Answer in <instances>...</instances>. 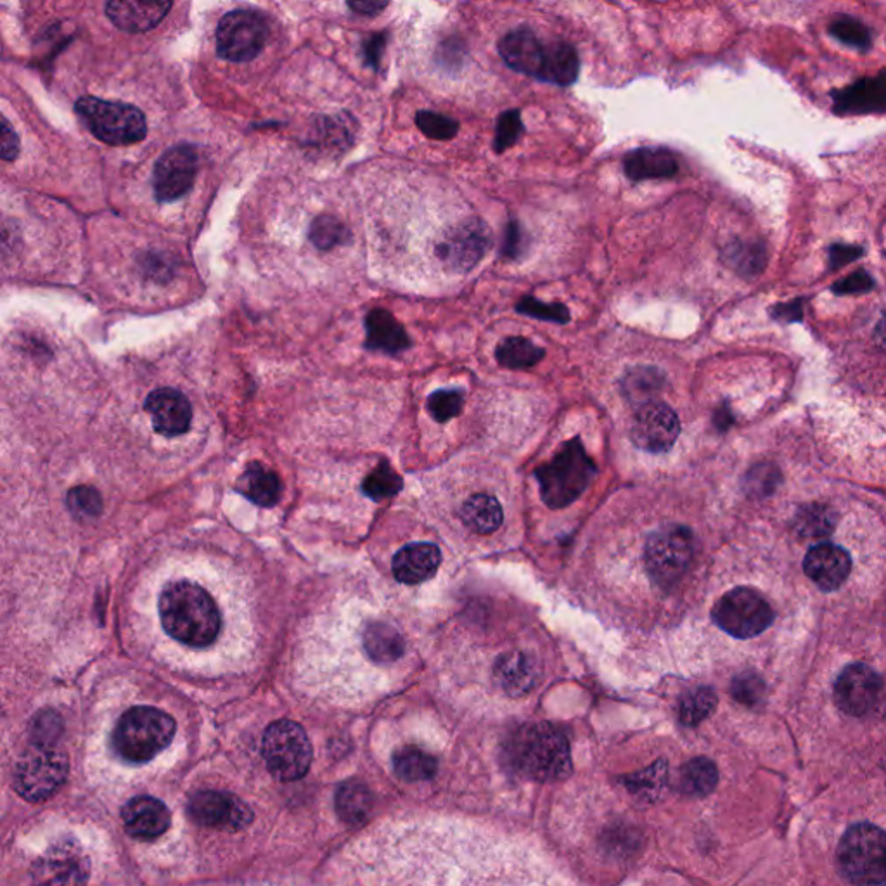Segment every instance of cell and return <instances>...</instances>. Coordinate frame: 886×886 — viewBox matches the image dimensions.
<instances>
[{
    "mask_svg": "<svg viewBox=\"0 0 886 886\" xmlns=\"http://www.w3.org/2000/svg\"><path fill=\"white\" fill-rule=\"evenodd\" d=\"M378 882L420 885L563 883L532 848L475 824L415 821L387 830L377 843Z\"/></svg>",
    "mask_w": 886,
    "mask_h": 886,
    "instance_id": "cell-1",
    "label": "cell"
},
{
    "mask_svg": "<svg viewBox=\"0 0 886 886\" xmlns=\"http://www.w3.org/2000/svg\"><path fill=\"white\" fill-rule=\"evenodd\" d=\"M158 614L168 637L187 648H208L220 633L222 617L217 602L205 587L186 578L163 587Z\"/></svg>",
    "mask_w": 886,
    "mask_h": 886,
    "instance_id": "cell-2",
    "label": "cell"
},
{
    "mask_svg": "<svg viewBox=\"0 0 886 886\" xmlns=\"http://www.w3.org/2000/svg\"><path fill=\"white\" fill-rule=\"evenodd\" d=\"M511 764L535 781H556L570 774V744L549 724L526 725L511 740Z\"/></svg>",
    "mask_w": 886,
    "mask_h": 886,
    "instance_id": "cell-3",
    "label": "cell"
},
{
    "mask_svg": "<svg viewBox=\"0 0 886 886\" xmlns=\"http://www.w3.org/2000/svg\"><path fill=\"white\" fill-rule=\"evenodd\" d=\"M598 467L578 436L563 443L549 463L535 470L540 497L550 509L570 506L589 488Z\"/></svg>",
    "mask_w": 886,
    "mask_h": 886,
    "instance_id": "cell-4",
    "label": "cell"
},
{
    "mask_svg": "<svg viewBox=\"0 0 886 886\" xmlns=\"http://www.w3.org/2000/svg\"><path fill=\"white\" fill-rule=\"evenodd\" d=\"M174 717L155 707H134L120 717L113 731L116 755L131 764H144L165 750L175 736Z\"/></svg>",
    "mask_w": 886,
    "mask_h": 886,
    "instance_id": "cell-5",
    "label": "cell"
},
{
    "mask_svg": "<svg viewBox=\"0 0 886 886\" xmlns=\"http://www.w3.org/2000/svg\"><path fill=\"white\" fill-rule=\"evenodd\" d=\"M839 873L854 885H886V833L869 823L848 827L836 852Z\"/></svg>",
    "mask_w": 886,
    "mask_h": 886,
    "instance_id": "cell-6",
    "label": "cell"
},
{
    "mask_svg": "<svg viewBox=\"0 0 886 886\" xmlns=\"http://www.w3.org/2000/svg\"><path fill=\"white\" fill-rule=\"evenodd\" d=\"M75 110L92 135L110 146H128L146 137V116L132 104L113 103L87 95L76 101Z\"/></svg>",
    "mask_w": 886,
    "mask_h": 886,
    "instance_id": "cell-7",
    "label": "cell"
},
{
    "mask_svg": "<svg viewBox=\"0 0 886 886\" xmlns=\"http://www.w3.org/2000/svg\"><path fill=\"white\" fill-rule=\"evenodd\" d=\"M261 755L276 780H301L312 764L313 750L303 728L291 720H277L264 732Z\"/></svg>",
    "mask_w": 886,
    "mask_h": 886,
    "instance_id": "cell-8",
    "label": "cell"
},
{
    "mask_svg": "<svg viewBox=\"0 0 886 886\" xmlns=\"http://www.w3.org/2000/svg\"><path fill=\"white\" fill-rule=\"evenodd\" d=\"M694 558V535L688 526H661L649 535L645 547V565L649 577L661 589H670L684 577Z\"/></svg>",
    "mask_w": 886,
    "mask_h": 886,
    "instance_id": "cell-9",
    "label": "cell"
},
{
    "mask_svg": "<svg viewBox=\"0 0 886 886\" xmlns=\"http://www.w3.org/2000/svg\"><path fill=\"white\" fill-rule=\"evenodd\" d=\"M712 618L729 636L750 639L772 626L774 609L756 590L736 587L717 601Z\"/></svg>",
    "mask_w": 886,
    "mask_h": 886,
    "instance_id": "cell-10",
    "label": "cell"
},
{
    "mask_svg": "<svg viewBox=\"0 0 886 886\" xmlns=\"http://www.w3.org/2000/svg\"><path fill=\"white\" fill-rule=\"evenodd\" d=\"M68 771L63 753L51 746H35L18 762L14 787L28 802H44L66 783Z\"/></svg>",
    "mask_w": 886,
    "mask_h": 886,
    "instance_id": "cell-11",
    "label": "cell"
},
{
    "mask_svg": "<svg viewBox=\"0 0 886 886\" xmlns=\"http://www.w3.org/2000/svg\"><path fill=\"white\" fill-rule=\"evenodd\" d=\"M494 236L480 218H466L449 227L436 243V257L451 272H470L488 254Z\"/></svg>",
    "mask_w": 886,
    "mask_h": 886,
    "instance_id": "cell-12",
    "label": "cell"
},
{
    "mask_svg": "<svg viewBox=\"0 0 886 886\" xmlns=\"http://www.w3.org/2000/svg\"><path fill=\"white\" fill-rule=\"evenodd\" d=\"M269 37L261 14L248 9L227 12L217 28V52L229 63H246L260 54Z\"/></svg>",
    "mask_w": 886,
    "mask_h": 886,
    "instance_id": "cell-13",
    "label": "cell"
},
{
    "mask_svg": "<svg viewBox=\"0 0 886 886\" xmlns=\"http://www.w3.org/2000/svg\"><path fill=\"white\" fill-rule=\"evenodd\" d=\"M679 435H681L679 415L670 405L658 400L641 405L630 427L633 445L651 454L670 451Z\"/></svg>",
    "mask_w": 886,
    "mask_h": 886,
    "instance_id": "cell-14",
    "label": "cell"
},
{
    "mask_svg": "<svg viewBox=\"0 0 886 886\" xmlns=\"http://www.w3.org/2000/svg\"><path fill=\"white\" fill-rule=\"evenodd\" d=\"M189 815L203 827L222 831H241L254 821V812L238 796L205 790L190 799Z\"/></svg>",
    "mask_w": 886,
    "mask_h": 886,
    "instance_id": "cell-15",
    "label": "cell"
},
{
    "mask_svg": "<svg viewBox=\"0 0 886 886\" xmlns=\"http://www.w3.org/2000/svg\"><path fill=\"white\" fill-rule=\"evenodd\" d=\"M198 172V153L190 144H178L163 153L153 172V187L158 202L183 198L193 187Z\"/></svg>",
    "mask_w": 886,
    "mask_h": 886,
    "instance_id": "cell-16",
    "label": "cell"
},
{
    "mask_svg": "<svg viewBox=\"0 0 886 886\" xmlns=\"http://www.w3.org/2000/svg\"><path fill=\"white\" fill-rule=\"evenodd\" d=\"M883 692V679L864 663L848 664L835 682V703L843 713L864 717L875 709Z\"/></svg>",
    "mask_w": 886,
    "mask_h": 886,
    "instance_id": "cell-17",
    "label": "cell"
},
{
    "mask_svg": "<svg viewBox=\"0 0 886 886\" xmlns=\"http://www.w3.org/2000/svg\"><path fill=\"white\" fill-rule=\"evenodd\" d=\"M155 432L163 436H181L190 427L193 408L189 399L175 388H158L144 404Z\"/></svg>",
    "mask_w": 886,
    "mask_h": 886,
    "instance_id": "cell-18",
    "label": "cell"
},
{
    "mask_svg": "<svg viewBox=\"0 0 886 886\" xmlns=\"http://www.w3.org/2000/svg\"><path fill=\"white\" fill-rule=\"evenodd\" d=\"M851 554L835 544H817L803 559L805 575L826 593L839 589L851 575Z\"/></svg>",
    "mask_w": 886,
    "mask_h": 886,
    "instance_id": "cell-19",
    "label": "cell"
},
{
    "mask_svg": "<svg viewBox=\"0 0 886 886\" xmlns=\"http://www.w3.org/2000/svg\"><path fill=\"white\" fill-rule=\"evenodd\" d=\"M174 0H107L111 23L128 33L150 32L171 12Z\"/></svg>",
    "mask_w": 886,
    "mask_h": 886,
    "instance_id": "cell-20",
    "label": "cell"
},
{
    "mask_svg": "<svg viewBox=\"0 0 886 886\" xmlns=\"http://www.w3.org/2000/svg\"><path fill=\"white\" fill-rule=\"evenodd\" d=\"M839 115H882L886 113V72L858 80L833 94Z\"/></svg>",
    "mask_w": 886,
    "mask_h": 886,
    "instance_id": "cell-21",
    "label": "cell"
},
{
    "mask_svg": "<svg viewBox=\"0 0 886 886\" xmlns=\"http://www.w3.org/2000/svg\"><path fill=\"white\" fill-rule=\"evenodd\" d=\"M546 52L547 48L528 28L509 32L498 42V54L503 55L504 63L511 70L537 80L543 73Z\"/></svg>",
    "mask_w": 886,
    "mask_h": 886,
    "instance_id": "cell-22",
    "label": "cell"
},
{
    "mask_svg": "<svg viewBox=\"0 0 886 886\" xmlns=\"http://www.w3.org/2000/svg\"><path fill=\"white\" fill-rule=\"evenodd\" d=\"M123 826L132 838L155 839L171 827V811L153 796H137L123 807Z\"/></svg>",
    "mask_w": 886,
    "mask_h": 886,
    "instance_id": "cell-23",
    "label": "cell"
},
{
    "mask_svg": "<svg viewBox=\"0 0 886 886\" xmlns=\"http://www.w3.org/2000/svg\"><path fill=\"white\" fill-rule=\"evenodd\" d=\"M40 866L42 870L39 882L72 885V883H85L89 878L87 857L72 839L54 845L42 858Z\"/></svg>",
    "mask_w": 886,
    "mask_h": 886,
    "instance_id": "cell-24",
    "label": "cell"
},
{
    "mask_svg": "<svg viewBox=\"0 0 886 886\" xmlns=\"http://www.w3.org/2000/svg\"><path fill=\"white\" fill-rule=\"evenodd\" d=\"M440 562L442 558L435 544H409L395 554L393 575L402 584H421L436 574Z\"/></svg>",
    "mask_w": 886,
    "mask_h": 886,
    "instance_id": "cell-25",
    "label": "cell"
},
{
    "mask_svg": "<svg viewBox=\"0 0 886 886\" xmlns=\"http://www.w3.org/2000/svg\"><path fill=\"white\" fill-rule=\"evenodd\" d=\"M624 171L633 183L651 178H672L679 172V162L672 151L664 147H639L626 156Z\"/></svg>",
    "mask_w": 886,
    "mask_h": 886,
    "instance_id": "cell-26",
    "label": "cell"
},
{
    "mask_svg": "<svg viewBox=\"0 0 886 886\" xmlns=\"http://www.w3.org/2000/svg\"><path fill=\"white\" fill-rule=\"evenodd\" d=\"M365 332L368 340L365 347L378 352L396 353L405 352L411 347V338L404 326L396 321L392 313L384 309H374L365 317Z\"/></svg>",
    "mask_w": 886,
    "mask_h": 886,
    "instance_id": "cell-27",
    "label": "cell"
},
{
    "mask_svg": "<svg viewBox=\"0 0 886 886\" xmlns=\"http://www.w3.org/2000/svg\"><path fill=\"white\" fill-rule=\"evenodd\" d=\"M362 646L369 660L378 664H393L405 655V639L400 630L387 621H371L362 632Z\"/></svg>",
    "mask_w": 886,
    "mask_h": 886,
    "instance_id": "cell-28",
    "label": "cell"
},
{
    "mask_svg": "<svg viewBox=\"0 0 886 886\" xmlns=\"http://www.w3.org/2000/svg\"><path fill=\"white\" fill-rule=\"evenodd\" d=\"M495 681L511 697H519L530 692L537 684L538 672L534 660L528 655L513 651L504 655L495 664Z\"/></svg>",
    "mask_w": 886,
    "mask_h": 886,
    "instance_id": "cell-29",
    "label": "cell"
},
{
    "mask_svg": "<svg viewBox=\"0 0 886 886\" xmlns=\"http://www.w3.org/2000/svg\"><path fill=\"white\" fill-rule=\"evenodd\" d=\"M238 491L257 506L272 507L281 498L282 483L266 464L251 463L239 478Z\"/></svg>",
    "mask_w": 886,
    "mask_h": 886,
    "instance_id": "cell-30",
    "label": "cell"
},
{
    "mask_svg": "<svg viewBox=\"0 0 886 886\" xmlns=\"http://www.w3.org/2000/svg\"><path fill=\"white\" fill-rule=\"evenodd\" d=\"M461 519L467 530L478 535H491L497 532L504 522V511L494 495H471L461 506Z\"/></svg>",
    "mask_w": 886,
    "mask_h": 886,
    "instance_id": "cell-31",
    "label": "cell"
},
{
    "mask_svg": "<svg viewBox=\"0 0 886 886\" xmlns=\"http://www.w3.org/2000/svg\"><path fill=\"white\" fill-rule=\"evenodd\" d=\"M667 377L661 369L655 365H636L621 378V393L632 404L645 405L657 400L663 392Z\"/></svg>",
    "mask_w": 886,
    "mask_h": 886,
    "instance_id": "cell-32",
    "label": "cell"
},
{
    "mask_svg": "<svg viewBox=\"0 0 886 886\" xmlns=\"http://www.w3.org/2000/svg\"><path fill=\"white\" fill-rule=\"evenodd\" d=\"M578 72H580V60L574 45L568 42H553L547 45L546 61L538 80L554 83L559 87H570L577 82Z\"/></svg>",
    "mask_w": 886,
    "mask_h": 886,
    "instance_id": "cell-33",
    "label": "cell"
},
{
    "mask_svg": "<svg viewBox=\"0 0 886 886\" xmlns=\"http://www.w3.org/2000/svg\"><path fill=\"white\" fill-rule=\"evenodd\" d=\"M439 769V762L432 753L420 746H404L393 755V771L399 780L405 783H421L432 780Z\"/></svg>",
    "mask_w": 886,
    "mask_h": 886,
    "instance_id": "cell-34",
    "label": "cell"
},
{
    "mask_svg": "<svg viewBox=\"0 0 886 886\" xmlns=\"http://www.w3.org/2000/svg\"><path fill=\"white\" fill-rule=\"evenodd\" d=\"M546 357V350L523 337H509L495 350L498 364L507 369H530Z\"/></svg>",
    "mask_w": 886,
    "mask_h": 886,
    "instance_id": "cell-35",
    "label": "cell"
},
{
    "mask_svg": "<svg viewBox=\"0 0 886 886\" xmlns=\"http://www.w3.org/2000/svg\"><path fill=\"white\" fill-rule=\"evenodd\" d=\"M372 807V796L368 786L364 784L352 783L343 784L337 793V811L341 820L347 824L362 823L368 817Z\"/></svg>",
    "mask_w": 886,
    "mask_h": 886,
    "instance_id": "cell-36",
    "label": "cell"
},
{
    "mask_svg": "<svg viewBox=\"0 0 886 886\" xmlns=\"http://www.w3.org/2000/svg\"><path fill=\"white\" fill-rule=\"evenodd\" d=\"M719 781L715 764L709 759H694L682 771L681 786L694 796L709 795Z\"/></svg>",
    "mask_w": 886,
    "mask_h": 886,
    "instance_id": "cell-37",
    "label": "cell"
},
{
    "mask_svg": "<svg viewBox=\"0 0 886 886\" xmlns=\"http://www.w3.org/2000/svg\"><path fill=\"white\" fill-rule=\"evenodd\" d=\"M717 694L712 688H698L692 689L682 698L681 707H679V717L681 722L689 728L701 724L703 720L709 719L717 707Z\"/></svg>",
    "mask_w": 886,
    "mask_h": 886,
    "instance_id": "cell-38",
    "label": "cell"
},
{
    "mask_svg": "<svg viewBox=\"0 0 886 886\" xmlns=\"http://www.w3.org/2000/svg\"><path fill=\"white\" fill-rule=\"evenodd\" d=\"M795 528L802 537H826L835 528V515L827 507L812 504V506L803 507V509L799 511V515L795 518Z\"/></svg>",
    "mask_w": 886,
    "mask_h": 886,
    "instance_id": "cell-39",
    "label": "cell"
},
{
    "mask_svg": "<svg viewBox=\"0 0 886 886\" xmlns=\"http://www.w3.org/2000/svg\"><path fill=\"white\" fill-rule=\"evenodd\" d=\"M402 485H404V482L400 478L399 473H395V470L387 461H383L364 480L362 492L372 501H383V498L399 494L402 491Z\"/></svg>",
    "mask_w": 886,
    "mask_h": 886,
    "instance_id": "cell-40",
    "label": "cell"
},
{
    "mask_svg": "<svg viewBox=\"0 0 886 886\" xmlns=\"http://www.w3.org/2000/svg\"><path fill=\"white\" fill-rule=\"evenodd\" d=\"M464 408L463 390L457 388H442L427 396V411L433 420L439 423H447L461 414Z\"/></svg>",
    "mask_w": 886,
    "mask_h": 886,
    "instance_id": "cell-41",
    "label": "cell"
},
{
    "mask_svg": "<svg viewBox=\"0 0 886 886\" xmlns=\"http://www.w3.org/2000/svg\"><path fill=\"white\" fill-rule=\"evenodd\" d=\"M830 32L848 48L857 49V51H867L870 48L869 28L855 18H838L831 23Z\"/></svg>",
    "mask_w": 886,
    "mask_h": 886,
    "instance_id": "cell-42",
    "label": "cell"
},
{
    "mask_svg": "<svg viewBox=\"0 0 886 886\" xmlns=\"http://www.w3.org/2000/svg\"><path fill=\"white\" fill-rule=\"evenodd\" d=\"M415 125L427 138H433V141H449L460 132L457 120L435 113V111H420L415 115Z\"/></svg>",
    "mask_w": 886,
    "mask_h": 886,
    "instance_id": "cell-43",
    "label": "cell"
},
{
    "mask_svg": "<svg viewBox=\"0 0 886 886\" xmlns=\"http://www.w3.org/2000/svg\"><path fill=\"white\" fill-rule=\"evenodd\" d=\"M523 131H525V127H523L522 111H504L503 115L497 119V125H495V153H504V151L515 146L522 138Z\"/></svg>",
    "mask_w": 886,
    "mask_h": 886,
    "instance_id": "cell-44",
    "label": "cell"
},
{
    "mask_svg": "<svg viewBox=\"0 0 886 886\" xmlns=\"http://www.w3.org/2000/svg\"><path fill=\"white\" fill-rule=\"evenodd\" d=\"M516 312L522 316L534 317L538 321L556 322L566 324L570 321V312L563 303H544L534 297H525L516 303Z\"/></svg>",
    "mask_w": 886,
    "mask_h": 886,
    "instance_id": "cell-45",
    "label": "cell"
},
{
    "mask_svg": "<svg viewBox=\"0 0 886 886\" xmlns=\"http://www.w3.org/2000/svg\"><path fill=\"white\" fill-rule=\"evenodd\" d=\"M68 509L79 519L97 518L103 511V498L92 487H75L66 497Z\"/></svg>",
    "mask_w": 886,
    "mask_h": 886,
    "instance_id": "cell-46",
    "label": "cell"
},
{
    "mask_svg": "<svg viewBox=\"0 0 886 886\" xmlns=\"http://www.w3.org/2000/svg\"><path fill=\"white\" fill-rule=\"evenodd\" d=\"M310 239H312L317 248L329 249L347 241L349 239V230L337 218L321 217L313 222Z\"/></svg>",
    "mask_w": 886,
    "mask_h": 886,
    "instance_id": "cell-47",
    "label": "cell"
},
{
    "mask_svg": "<svg viewBox=\"0 0 886 886\" xmlns=\"http://www.w3.org/2000/svg\"><path fill=\"white\" fill-rule=\"evenodd\" d=\"M732 697L744 707H759L765 697V684L762 677L753 672H743L734 677L731 686Z\"/></svg>",
    "mask_w": 886,
    "mask_h": 886,
    "instance_id": "cell-48",
    "label": "cell"
},
{
    "mask_svg": "<svg viewBox=\"0 0 886 886\" xmlns=\"http://www.w3.org/2000/svg\"><path fill=\"white\" fill-rule=\"evenodd\" d=\"M724 257L729 266L734 267L738 272L752 274L762 269L764 254L756 246L732 243L725 248Z\"/></svg>",
    "mask_w": 886,
    "mask_h": 886,
    "instance_id": "cell-49",
    "label": "cell"
},
{
    "mask_svg": "<svg viewBox=\"0 0 886 886\" xmlns=\"http://www.w3.org/2000/svg\"><path fill=\"white\" fill-rule=\"evenodd\" d=\"M777 478H780V475H777V470L774 466L759 464L748 473L744 485H746L748 494L767 495L774 491L775 485H777Z\"/></svg>",
    "mask_w": 886,
    "mask_h": 886,
    "instance_id": "cell-50",
    "label": "cell"
},
{
    "mask_svg": "<svg viewBox=\"0 0 886 886\" xmlns=\"http://www.w3.org/2000/svg\"><path fill=\"white\" fill-rule=\"evenodd\" d=\"M61 720L54 713H40L32 725V740L35 746H52L61 734Z\"/></svg>",
    "mask_w": 886,
    "mask_h": 886,
    "instance_id": "cell-51",
    "label": "cell"
},
{
    "mask_svg": "<svg viewBox=\"0 0 886 886\" xmlns=\"http://www.w3.org/2000/svg\"><path fill=\"white\" fill-rule=\"evenodd\" d=\"M525 246V233H523L519 222L511 220L509 224H507L506 233H504L503 257L515 260V258H518L519 255L523 254Z\"/></svg>",
    "mask_w": 886,
    "mask_h": 886,
    "instance_id": "cell-52",
    "label": "cell"
},
{
    "mask_svg": "<svg viewBox=\"0 0 886 886\" xmlns=\"http://www.w3.org/2000/svg\"><path fill=\"white\" fill-rule=\"evenodd\" d=\"M873 286H875L873 277L864 272V270H858V272L851 274V276L845 277L842 281L836 282L833 291L838 295L866 293V291L873 289Z\"/></svg>",
    "mask_w": 886,
    "mask_h": 886,
    "instance_id": "cell-53",
    "label": "cell"
},
{
    "mask_svg": "<svg viewBox=\"0 0 886 886\" xmlns=\"http://www.w3.org/2000/svg\"><path fill=\"white\" fill-rule=\"evenodd\" d=\"M20 153V141L18 135L12 131L8 120L2 123V159L4 162H12Z\"/></svg>",
    "mask_w": 886,
    "mask_h": 886,
    "instance_id": "cell-54",
    "label": "cell"
},
{
    "mask_svg": "<svg viewBox=\"0 0 886 886\" xmlns=\"http://www.w3.org/2000/svg\"><path fill=\"white\" fill-rule=\"evenodd\" d=\"M863 254V249L857 248V246H843L836 245L831 248V266L833 269H838V267L847 266L851 261H854L858 255Z\"/></svg>",
    "mask_w": 886,
    "mask_h": 886,
    "instance_id": "cell-55",
    "label": "cell"
},
{
    "mask_svg": "<svg viewBox=\"0 0 886 886\" xmlns=\"http://www.w3.org/2000/svg\"><path fill=\"white\" fill-rule=\"evenodd\" d=\"M347 4L357 14L362 17H377L387 9L390 0H347Z\"/></svg>",
    "mask_w": 886,
    "mask_h": 886,
    "instance_id": "cell-56",
    "label": "cell"
},
{
    "mask_svg": "<svg viewBox=\"0 0 886 886\" xmlns=\"http://www.w3.org/2000/svg\"><path fill=\"white\" fill-rule=\"evenodd\" d=\"M384 42H387V35H384V33H378V35L371 37V39L368 40V44H365V58H368L369 64H371L372 68H378V64H380Z\"/></svg>",
    "mask_w": 886,
    "mask_h": 886,
    "instance_id": "cell-57",
    "label": "cell"
}]
</instances>
